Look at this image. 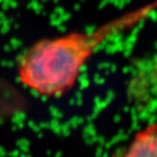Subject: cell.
Here are the masks:
<instances>
[{
  "label": "cell",
  "mask_w": 157,
  "mask_h": 157,
  "mask_svg": "<svg viewBox=\"0 0 157 157\" xmlns=\"http://www.w3.org/2000/svg\"><path fill=\"white\" fill-rule=\"evenodd\" d=\"M112 157H157V121L137 132L124 151Z\"/></svg>",
  "instance_id": "2"
},
{
  "label": "cell",
  "mask_w": 157,
  "mask_h": 157,
  "mask_svg": "<svg viewBox=\"0 0 157 157\" xmlns=\"http://www.w3.org/2000/svg\"><path fill=\"white\" fill-rule=\"evenodd\" d=\"M157 10V0L129 10L90 31L40 40L19 60V82L34 94L59 98L75 86L88 60L109 39L127 32Z\"/></svg>",
  "instance_id": "1"
}]
</instances>
